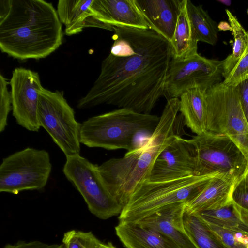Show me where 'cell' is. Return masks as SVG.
Segmentation results:
<instances>
[{"mask_svg": "<svg viewBox=\"0 0 248 248\" xmlns=\"http://www.w3.org/2000/svg\"><path fill=\"white\" fill-rule=\"evenodd\" d=\"M219 174L191 175L161 182L145 181L137 187L123 207L119 221L138 222L167 206L186 202Z\"/></svg>", "mask_w": 248, "mask_h": 248, "instance_id": "5", "label": "cell"}, {"mask_svg": "<svg viewBox=\"0 0 248 248\" xmlns=\"http://www.w3.org/2000/svg\"><path fill=\"white\" fill-rule=\"evenodd\" d=\"M98 166L78 154L66 157L62 171L82 196L91 213L107 219L120 215L123 207L107 188Z\"/></svg>", "mask_w": 248, "mask_h": 248, "instance_id": "10", "label": "cell"}, {"mask_svg": "<svg viewBox=\"0 0 248 248\" xmlns=\"http://www.w3.org/2000/svg\"><path fill=\"white\" fill-rule=\"evenodd\" d=\"M207 90L200 88L192 89L179 98V110L184 124L196 135L206 132Z\"/></svg>", "mask_w": 248, "mask_h": 248, "instance_id": "19", "label": "cell"}, {"mask_svg": "<svg viewBox=\"0 0 248 248\" xmlns=\"http://www.w3.org/2000/svg\"><path fill=\"white\" fill-rule=\"evenodd\" d=\"M234 236L238 242L245 246L246 248H248V235L241 232H236Z\"/></svg>", "mask_w": 248, "mask_h": 248, "instance_id": "33", "label": "cell"}, {"mask_svg": "<svg viewBox=\"0 0 248 248\" xmlns=\"http://www.w3.org/2000/svg\"><path fill=\"white\" fill-rule=\"evenodd\" d=\"M226 12L229 24L232 28V32L234 38L232 53L223 60L224 78L236 65L243 55L248 43L247 31L242 26L237 18L228 9Z\"/></svg>", "mask_w": 248, "mask_h": 248, "instance_id": "25", "label": "cell"}, {"mask_svg": "<svg viewBox=\"0 0 248 248\" xmlns=\"http://www.w3.org/2000/svg\"><path fill=\"white\" fill-rule=\"evenodd\" d=\"M115 230L126 248H181L167 235L139 223L119 222Z\"/></svg>", "mask_w": 248, "mask_h": 248, "instance_id": "17", "label": "cell"}, {"mask_svg": "<svg viewBox=\"0 0 248 248\" xmlns=\"http://www.w3.org/2000/svg\"><path fill=\"white\" fill-rule=\"evenodd\" d=\"M38 119L65 156L80 154L81 124L62 92H52L44 87L40 92Z\"/></svg>", "mask_w": 248, "mask_h": 248, "instance_id": "9", "label": "cell"}, {"mask_svg": "<svg viewBox=\"0 0 248 248\" xmlns=\"http://www.w3.org/2000/svg\"><path fill=\"white\" fill-rule=\"evenodd\" d=\"M217 1L227 6H230L232 3L231 0H217Z\"/></svg>", "mask_w": 248, "mask_h": 248, "instance_id": "36", "label": "cell"}, {"mask_svg": "<svg viewBox=\"0 0 248 248\" xmlns=\"http://www.w3.org/2000/svg\"><path fill=\"white\" fill-rule=\"evenodd\" d=\"M223 60L207 59L197 53L184 59H171L165 85V96L178 98L186 91L200 88L208 90L221 82Z\"/></svg>", "mask_w": 248, "mask_h": 248, "instance_id": "11", "label": "cell"}, {"mask_svg": "<svg viewBox=\"0 0 248 248\" xmlns=\"http://www.w3.org/2000/svg\"><path fill=\"white\" fill-rule=\"evenodd\" d=\"M247 171H248V170H247Z\"/></svg>", "mask_w": 248, "mask_h": 248, "instance_id": "39", "label": "cell"}, {"mask_svg": "<svg viewBox=\"0 0 248 248\" xmlns=\"http://www.w3.org/2000/svg\"><path fill=\"white\" fill-rule=\"evenodd\" d=\"M206 132L231 139L248 158V124L235 86L223 82L207 90Z\"/></svg>", "mask_w": 248, "mask_h": 248, "instance_id": "7", "label": "cell"}, {"mask_svg": "<svg viewBox=\"0 0 248 248\" xmlns=\"http://www.w3.org/2000/svg\"><path fill=\"white\" fill-rule=\"evenodd\" d=\"M104 248H116L111 242H108L106 244H103Z\"/></svg>", "mask_w": 248, "mask_h": 248, "instance_id": "37", "label": "cell"}, {"mask_svg": "<svg viewBox=\"0 0 248 248\" xmlns=\"http://www.w3.org/2000/svg\"><path fill=\"white\" fill-rule=\"evenodd\" d=\"M149 29L171 43L182 0H134Z\"/></svg>", "mask_w": 248, "mask_h": 248, "instance_id": "15", "label": "cell"}, {"mask_svg": "<svg viewBox=\"0 0 248 248\" xmlns=\"http://www.w3.org/2000/svg\"><path fill=\"white\" fill-rule=\"evenodd\" d=\"M205 222L226 248H246L236 240L235 232Z\"/></svg>", "mask_w": 248, "mask_h": 248, "instance_id": "30", "label": "cell"}, {"mask_svg": "<svg viewBox=\"0 0 248 248\" xmlns=\"http://www.w3.org/2000/svg\"><path fill=\"white\" fill-rule=\"evenodd\" d=\"M247 14L248 15V8L247 9Z\"/></svg>", "mask_w": 248, "mask_h": 248, "instance_id": "38", "label": "cell"}, {"mask_svg": "<svg viewBox=\"0 0 248 248\" xmlns=\"http://www.w3.org/2000/svg\"><path fill=\"white\" fill-rule=\"evenodd\" d=\"M218 31H232V28L230 24L226 21H221L217 25Z\"/></svg>", "mask_w": 248, "mask_h": 248, "instance_id": "34", "label": "cell"}, {"mask_svg": "<svg viewBox=\"0 0 248 248\" xmlns=\"http://www.w3.org/2000/svg\"><path fill=\"white\" fill-rule=\"evenodd\" d=\"M13 115L26 129L38 132L39 93L43 88L38 73L25 68H15L10 79Z\"/></svg>", "mask_w": 248, "mask_h": 248, "instance_id": "12", "label": "cell"}, {"mask_svg": "<svg viewBox=\"0 0 248 248\" xmlns=\"http://www.w3.org/2000/svg\"><path fill=\"white\" fill-rule=\"evenodd\" d=\"M187 141L194 175L219 174L236 181L247 171L248 158L229 137L205 132Z\"/></svg>", "mask_w": 248, "mask_h": 248, "instance_id": "6", "label": "cell"}, {"mask_svg": "<svg viewBox=\"0 0 248 248\" xmlns=\"http://www.w3.org/2000/svg\"><path fill=\"white\" fill-rule=\"evenodd\" d=\"M103 244L95 237L90 248H104Z\"/></svg>", "mask_w": 248, "mask_h": 248, "instance_id": "35", "label": "cell"}, {"mask_svg": "<svg viewBox=\"0 0 248 248\" xmlns=\"http://www.w3.org/2000/svg\"><path fill=\"white\" fill-rule=\"evenodd\" d=\"M57 10L43 0H0V49L20 60L48 56L62 45Z\"/></svg>", "mask_w": 248, "mask_h": 248, "instance_id": "2", "label": "cell"}, {"mask_svg": "<svg viewBox=\"0 0 248 248\" xmlns=\"http://www.w3.org/2000/svg\"><path fill=\"white\" fill-rule=\"evenodd\" d=\"M52 170L49 153L27 147L4 158L0 166V192L17 194L40 190L46 185Z\"/></svg>", "mask_w": 248, "mask_h": 248, "instance_id": "8", "label": "cell"}, {"mask_svg": "<svg viewBox=\"0 0 248 248\" xmlns=\"http://www.w3.org/2000/svg\"><path fill=\"white\" fill-rule=\"evenodd\" d=\"M63 246L57 244H48L39 241L25 242L19 241L14 244H8L3 248H63Z\"/></svg>", "mask_w": 248, "mask_h": 248, "instance_id": "32", "label": "cell"}, {"mask_svg": "<svg viewBox=\"0 0 248 248\" xmlns=\"http://www.w3.org/2000/svg\"><path fill=\"white\" fill-rule=\"evenodd\" d=\"M183 220L186 231L197 248H226L196 214L185 211Z\"/></svg>", "mask_w": 248, "mask_h": 248, "instance_id": "23", "label": "cell"}, {"mask_svg": "<svg viewBox=\"0 0 248 248\" xmlns=\"http://www.w3.org/2000/svg\"><path fill=\"white\" fill-rule=\"evenodd\" d=\"M194 171L193 158L187 140L177 135L158 155L147 181H169L194 175Z\"/></svg>", "mask_w": 248, "mask_h": 248, "instance_id": "13", "label": "cell"}, {"mask_svg": "<svg viewBox=\"0 0 248 248\" xmlns=\"http://www.w3.org/2000/svg\"><path fill=\"white\" fill-rule=\"evenodd\" d=\"M95 237L91 232L72 230L64 234L62 243L65 248H90Z\"/></svg>", "mask_w": 248, "mask_h": 248, "instance_id": "27", "label": "cell"}, {"mask_svg": "<svg viewBox=\"0 0 248 248\" xmlns=\"http://www.w3.org/2000/svg\"><path fill=\"white\" fill-rule=\"evenodd\" d=\"M235 182L222 174L215 176L201 192L185 203V211L196 214L231 204V193Z\"/></svg>", "mask_w": 248, "mask_h": 248, "instance_id": "18", "label": "cell"}, {"mask_svg": "<svg viewBox=\"0 0 248 248\" xmlns=\"http://www.w3.org/2000/svg\"><path fill=\"white\" fill-rule=\"evenodd\" d=\"M93 0H60L57 12L65 33L70 36L81 32L92 15L90 7Z\"/></svg>", "mask_w": 248, "mask_h": 248, "instance_id": "21", "label": "cell"}, {"mask_svg": "<svg viewBox=\"0 0 248 248\" xmlns=\"http://www.w3.org/2000/svg\"><path fill=\"white\" fill-rule=\"evenodd\" d=\"M113 43L103 60L101 71L79 109L112 105L150 114L165 96L172 59L170 42L150 29L113 26Z\"/></svg>", "mask_w": 248, "mask_h": 248, "instance_id": "1", "label": "cell"}, {"mask_svg": "<svg viewBox=\"0 0 248 248\" xmlns=\"http://www.w3.org/2000/svg\"><path fill=\"white\" fill-rule=\"evenodd\" d=\"M196 214L206 222L248 235V225L240 218L232 203L217 209Z\"/></svg>", "mask_w": 248, "mask_h": 248, "instance_id": "24", "label": "cell"}, {"mask_svg": "<svg viewBox=\"0 0 248 248\" xmlns=\"http://www.w3.org/2000/svg\"><path fill=\"white\" fill-rule=\"evenodd\" d=\"M180 101L168 100L155 129L145 141L122 158L110 159L98 170L108 190L123 206L137 187L148 180L153 165L162 151L180 135Z\"/></svg>", "mask_w": 248, "mask_h": 248, "instance_id": "3", "label": "cell"}, {"mask_svg": "<svg viewBox=\"0 0 248 248\" xmlns=\"http://www.w3.org/2000/svg\"><path fill=\"white\" fill-rule=\"evenodd\" d=\"M9 84L2 75H0V132H2L7 126L8 115L12 110L10 92L8 85Z\"/></svg>", "mask_w": 248, "mask_h": 248, "instance_id": "29", "label": "cell"}, {"mask_svg": "<svg viewBox=\"0 0 248 248\" xmlns=\"http://www.w3.org/2000/svg\"><path fill=\"white\" fill-rule=\"evenodd\" d=\"M248 38V31H247ZM248 79V40L245 51L236 65L225 78L223 82L228 85L236 86Z\"/></svg>", "mask_w": 248, "mask_h": 248, "instance_id": "28", "label": "cell"}, {"mask_svg": "<svg viewBox=\"0 0 248 248\" xmlns=\"http://www.w3.org/2000/svg\"><path fill=\"white\" fill-rule=\"evenodd\" d=\"M187 0L181 1L177 21L170 43L172 58L184 59L197 52V43L186 9Z\"/></svg>", "mask_w": 248, "mask_h": 248, "instance_id": "20", "label": "cell"}, {"mask_svg": "<svg viewBox=\"0 0 248 248\" xmlns=\"http://www.w3.org/2000/svg\"><path fill=\"white\" fill-rule=\"evenodd\" d=\"M90 11L95 19L111 26L149 29L134 0H93Z\"/></svg>", "mask_w": 248, "mask_h": 248, "instance_id": "14", "label": "cell"}, {"mask_svg": "<svg viewBox=\"0 0 248 248\" xmlns=\"http://www.w3.org/2000/svg\"><path fill=\"white\" fill-rule=\"evenodd\" d=\"M186 9L196 41L215 45L218 39L217 23L201 5H195L187 0Z\"/></svg>", "mask_w": 248, "mask_h": 248, "instance_id": "22", "label": "cell"}, {"mask_svg": "<svg viewBox=\"0 0 248 248\" xmlns=\"http://www.w3.org/2000/svg\"><path fill=\"white\" fill-rule=\"evenodd\" d=\"M159 119L156 115L120 108L84 121L81 125L80 142L90 148L130 151L137 147V137L143 133L151 135Z\"/></svg>", "mask_w": 248, "mask_h": 248, "instance_id": "4", "label": "cell"}, {"mask_svg": "<svg viewBox=\"0 0 248 248\" xmlns=\"http://www.w3.org/2000/svg\"><path fill=\"white\" fill-rule=\"evenodd\" d=\"M185 203L167 206L137 223L167 235L181 248H197L185 228L183 218Z\"/></svg>", "mask_w": 248, "mask_h": 248, "instance_id": "16", "label": "cell"}, {"mask_svg": "<svg viewBox=\"0 0 248 248\" xmlns=\"http://www.w3.org/2000/svg\"><path fill=\"white\" fill-rule=\"evenodd\" d=\"M231 202L233 207L242 221L248 225V172L234 184Z\"/></svg>", "mask_w": 248, "mask_h": 248, "instance_id": "26", "label": "cell"}, {"mask_svg": "<svg viewBox=\"0 0 248 248\" xmlns=\"http://www.w3.org/2000/svg\"><path fill=\"white\" fill-rule=\"evenodd\" d=\"M244 116L248 124V79L235 86Z\"/></svg>", "mask_w": 248, "mask_h": 248, "instance_id": "31", "label": "cell"}]
</instances>
